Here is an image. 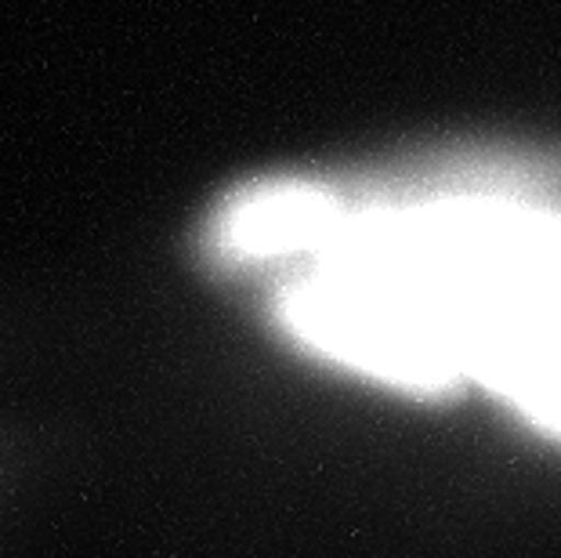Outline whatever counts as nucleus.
<instances>
[{
	"label": "nucleus",
	"instance_id": "nucleus-1",
	"mask_svg": "<svg viewBox=\"0 0 561 558\" xmlns=\"http://www.w3.org/2000/svg\"><path fill=\"white\" fill-rule=\"evenodd\" d=\"M210 243L276 272V316L308 352L416 396L489 391L561 443V160L257 182Z\"/></svg>",
	"mask_w": 561,
	"mask_h": 558
}]
</instances>
